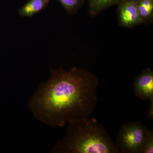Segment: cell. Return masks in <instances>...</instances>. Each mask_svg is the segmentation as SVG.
I'll return each instance as SVG.
<instances>
[{"label": "cell", "instance_id": "cell-1", "mask_svg": "<svg viewBox=\"0 0 153 153\" xmlns=\"http://www.w3.org/2000/svg\"><path fill=\"white\" fill-rule=\"evenodd\" d=\"M51 73L30 99L34 116L53 128L89 117L97 102V76L76 67L68 71L60 67Z\"/></svg>", "mask_w": 153, "mask_h": 153}, {"label": "cell", "instance_id": "cell-2", "mask_svg": "<svg viewBox=\"0 0 153 153\" xmlns=\"http://www.w3.org/2000/svg\"><path fill=\"white\" fill-rule=\"evenodd\" d=\"M55 153H119L115 143L94 118L69 123L67 133L52 151Z\"/></svg>", "mask_w": 153, "mask_h": 153}, {"label": "cell", "instance_id": "cell-3", "mask_svg": "<svg viewBox=\"0 0 153 153\" xmlns=\"http://www.w3.org/2000/svg\"><path fill=\"white\" fill-rule=\"evenodd\" d=\"M149 129L140 122H130L122 126L115 143L118 153H141Z\"/></svg>", "mask_w": 153, "mask_h": 153}, {"label": "cell", "instance_id": "cell-4", "mask_svg": "<svg viewBox=\"0 0 153 153\" xmlns=\"http://www.w3.org/2000/svg\"><path fill=\"white\" fill-rule=\"evenodd\" d=\"M117 5L119 24L121 27L131 28L142 24L138 11L137 0H120Z\"/></svg>", "mask_w": 153, "mask_h": 153}, {"label": "cell", "instance_id": "cell-5", "mask_svg": "<svg viewBox=\"0 0 153 153\" xmlns=\"http://www.w3.org/2000/svg\"><path fill=\"white\" fill-rule=\"evenodd\" d=\"M134 92L143 100H153V71L147 68L137 77L133 85Z\"/></svg>", "mask_w": 153, "mask_h": 153}, {"label": "cell", "instance_id": "cell-6", "mask_svg": "<svg viewBox=\"0 0 153 153\" xmlns=\"http://www.w3.org/2000/svg\"><path fill=\"white\" fill-rule=\"evenodd\" d=\"M50 0H29L19 9V13L22 17H31L44 10Z\"/></svg>", "mask_w": 153, "mask_h": 153}, {"label": "cell", "instance_id": "cell-7", "mask_svg": "<svg viewBox=\"0 0 153 153\" xmlns=\"http://www.w3.org/2000/svg\"><path fill=\"white\" fill-rule=\"evenodd\" d=\"M137 6L142 24L152 22L153 0H137Z\"/></svg>", "mask_w": 153, "mask_h": 153}, {"label": "cell", "instance_id": "cell-8", "mask_svg": "<svg viewBox=\"0 0 153 153\" xmlns=\"http://www.w3.org/2000/svg\"><path fill=\"white\" fill-rule=\"evenodd\" d=\"M88 4V13L94 17L102 11L113 6L117 5L120 0H85Z\"/></svg>", "mask_w": 153, "mask_h": 153}, {"label": "cell", "instance_id": "cell-9", "mask_svg": "<svg viewBox=\"0 0 153 153\" xmlns=\"http://www.w3.org/2000/svg\"><path fill=\"white\" fill-rule=\"evenodd\" d=\"M69 14L76 13L84 4L85 0H57Z\"/></svg>", "mask_w": 153, "mask_h": 153}, {"label": "cell", "instance_id": "cell-10", "mask_svg": "<svg viewBox=\"0 0 153 153\" xmlns=\"http://www.w3.org/2000/svg\"><path fill=\"white\" fill-rule=\"evenodd\" d=\"M153 153V132L149 130L145 137L141 153Z\"/></svg>", "mask_w": 153, "mask_h": 153}, {"label": "cell", "instance_id": "cell-11", "mask_svg": "<svg viewBox=\"0 0 153 153\" xmlns=\"http://www.w3.org/2000/svg\"><path fill=\"white\" fill-rule=\"evenodd\" d=\"M149 109L148 112V118L150 120H153V100H150Z\"/></svg>", "mask_w": 153, "mask_h": 153}]
</instances>
